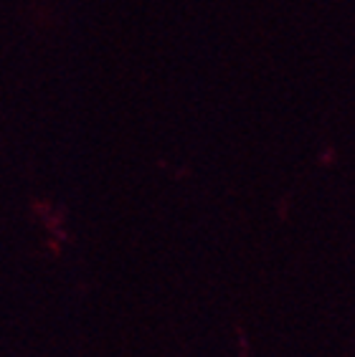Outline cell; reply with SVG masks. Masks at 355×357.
Here are the masks:
<instances>
[]
</instances>
